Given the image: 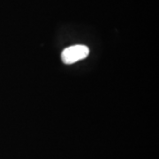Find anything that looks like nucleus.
I'll list each match as a JSON object with an SVG mask.
<instances>
[{
    "mask_svg": "<svg viewBox=\"0 0 159 159\" xmlns=\"http://www.w3.org/2000/svg\"><path fill=\"white\" fill-rule=\"evenodd\" d=\"M89 53V48L85 45H74L65 49L62 51L61 58L65 64H74L84 59Z\"/></svg>",
    "mask_w": 159,
    "mask_h": 159,
    "instance_id": "nucleus-1",
    "label": "nucleus"
}]
</instances>
